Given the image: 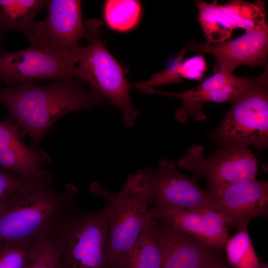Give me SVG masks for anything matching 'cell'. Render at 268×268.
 <instances>
[{"mask_svg":"<svg viewBox=\"0 0 268 268\" xmlns=\"http://www.w3.org/2000/svg\"><path fill=\"white\" fill-rule=\"evenodd\" d=\"M85 83L73 77L45 86L25 81L14 87H0V104L8 110L11 120L29 134L31 147L37 149L41 139L59 118L103 104V97L86 89Z\"/></svg>","mask_w":268,"mask_h":268,"instance_id":"6da1fadb","label":"cell"},{"mask_svg":"<svg viewBox=\"0 0 268 268\" xmlns=\"http://www.w3.org/2000/svg\"><path fill=\"white\" fill-rule=\"evenodd\" d=\"M77 189L56 190L48 173L28 179L13 195L0 204V241L33 242L51 232L73 204Z\"/></svg>","mask_w":268,"mask_h":268,"instance_id":"7a4b0ae2","label":"cell"},{"mask_svg":"<svg viewBox=\"0 0 268 268\" xmlns=\"http://www.w3.org/2000/svg\"><path fill=\"white\" fill-rule=\"evenodd\" d=\"M95 211L79 209L74 204L53 230L60 247L62 268H110L108 215L110 203Z\"/></svg>","mask_w":268,"mask_h":268,"instance_id":"3957f363","label":"cell"},{"mask_svg":"<svg viewBox=\"0 0 268 268\" xmlns=\"http://www.w3.org/2000/svg\"><path fill=\"white\" fill-rule=\"evenodd\" d=\"M102 26V22L98 18L83 22V38L88 44L79 49L73 75L121 110L123 124L131 126L138 112L131 103L130 85L121 65L105 45Z\"/></svg>","mask_w":268,"mask_h":268,"instance_id":"277c9868","label":"cell"},{"mask_svg":"<svg viewBox=\"0 0 268 268\" xmlns=\"http://www.w3.org/2000/svg\"><path fill=\"white\" fill-rule=\"evenodd\" d=\"M91 191L109 201L108 253L110 266L136 242L152 219L151 204L143 170L131 173L118 193L98 184Z\"/></svg>","mask_w":268,"mask_h":268,"instance_id":"5b68a950","label":"cell"},{"mask_svg":"<svg viewBox=\"0 0 268 268\" xmlns=\"http://www.w3.org/2000/svg\"><path fill=\"white\" fill-rule=\"evenodd\" d=\"M216 135L226 145L268 147V67L232 102Z\"/></svg>","mask_w":268,"mask_h":268,"instance_id":"8992f818","label":"cell"},{"mask_svg":"<svg viewBox=\"0 0 268 268\" xmlns=\"http://www.w3.org/2000/svg\"><path fill=\"white\" fill-rule=\"evenodd\" d=\"M177 164L192 172L195 179L204 177L210 195L225 187L255 180L258 168L248 147L234 144L226 145L207 157L202 146L192 145Z\"/></svg>","mask_w":268,"mask_h":268,"instance_id":"52a82bcc","label":"cell"},{"mask_svg":"<svg viewBox=\"0 0 268 268\" xmlns=\"http://www.w3.org/2000/svg\"><path fill=\"white\" fill-rule=\"evenodd\" d=\"M46 8V18L36 22L28 38L31 46L75 65L84 36L81 1L51 0Z\"/></svg>","mask_w":268,"mask_h":268,"instance_id":"ba28073f","label":"cell"},{"mask_svg":"<svg viewBox=\"0 0 268 268\" xmlns=\"http://www.w3.org/2000/svg\"><path fill=\"white\" fill-rule=\"evenodd\" d=\"M143 170L154 204L150 210L152 218L173 209L207 207L218 211L217 202L207 190L201 188L196 179L179 171L172 161L162 159L155 170Z\"/></svg>","mask_w":268,"mask_h":268,"instance_id":"9c48e42d","label":"cell"},{"mask_svg":"<svg viewBox=\"0 0 268 268\" xmlns=\"http://www.w3.org/2000/svg\"><path fill=\"white\" fill-rule=\"evenodd\" d=\"M196 3L198 20L207 43L226 41L235 28L248 31L266 23L264 0H233L220 4L216 0L211 2L198 0Z\"/></svg>","mask_w":268,"mask_h":268,"instance_id":"30bf717a","label":"cell"},{"mask_svg":"<svg viewBox=\"0 0 268 268\" xmlns=\"http://www.w3.org/2000/svg\"><path fill=\"white\" fill-rule=\"evenodd\" d=\"M253 78L236 76L232 73L220 71L197 86L183 92L162 91L150 87L144 92L160 94L180 99L181 106L175 112V119L179 122L185 123L189 117L202 121L207 118L202 110L205 104L232 102L248 87Z\"/></svg>","mask_w":268,"mask_h":268,"instance_id":"8fae6325","label":"cell"},{"mask_svg":"<svg viewBox=\"0 0 268 268\" xmlns=\"http://www.w3.org/2000/svg\"><path fill=\"white\" fill-rule=\"evenodd\" d=\"M75 66L31 46L15 52L0 51V81L8 87L37 79L71 78Z\"/></svg>","mask_w":268,"mask_h":268,"instance_id":"7c38bea8","label":"cell"},{"mask_svg":"<svg viewBox=\"0 0 268 268\" xmlns=\"http://www.w3.org/2000/svg\"><path fill=\"white\" fill-rule=\"evenodd\" d=\"M187 47L195 52L208 53L215 58L214 74L220 71L233 73L238 67H253L268 66V24L245 31L242 36L228 41L216 43H200L190 41Z\"/></svg>","mask_w":268,"mask_h":268,"instance_id":"4fadbf2b","label":"cell"},{"mask_svg":"<svg viewBox=\"0 0 268 268\" xmlns=\"http://www.w3.org/2000/svg\"><path fill=\"white\" fill-rule=\"evenodd\" d=\"M211 196L219 206L218 212L228 227L249 225L258 217H268V182L267 180L233 185L220 189Z\"/></svg>","mask_w":268,"mask_h":268,"instance_id":"5bb4252c","label":"cell"},{"mask_svg":"<svg viewBox=\"0 0 268 268\" xmlns=\"http://www.w3.org/2000/svg\"><path fill=\"white\" fill-rule=\"evenodd\" d=\"M154 219L164 221L215 252L224 249L230 237L223 217L218 211L207 207L171 209Z\"/></svg>","mask_w":268,"mask_h":268,"instance_id":"9a60e30c","label":"cell"},{"mask_svg":"<svg viewBox=\"0 0 268 268\" xmlns=\"http://www.w3.org/2000/svg\"><path fill=\"white\" fill-rule=\"evenodd\" d=\"M25 134L10 118L0 121V167L29 179H40L48 173L42 167L50 157L27 146L22 139Z\"/></svg>","mask_w":268,"mask_h":268,"instance_id":"2e32d148","label":"cell"},{"mask_svg":"<svg viewBox=\"0 0 268 268\" xmlns=\"http://www.w3.org/2000/svg\"><path fill=\"white\" fill-rule=\"evenodd\" d=\"M154 232L163 253L161 268H201L215 252L161 219H155Z\"/></svg>","mask_w":268,"mask_h":268,"instance_id":"e0dca14e","label":"cell"},{"mask_svg":"<svg viewBox=\"0 0 268 268\" xmlns=\"http://www.w3.org/2000/svg\"><path fill=\"white\" fill-rule=\"evenodd\" d=\"M152 218L136 242L110 268H161L163 255L154 232Z\"/></svg>","mask_w":268,"mask_h":268,"instance_id":"ac0fdd59","label":"cell"},{"mask_svg":"<svg viewBox=\"0 0 268 268\" xmlns=\"http://www.w3.org/2000/svg\"><path fill=\"white\" fill-rule=\"evenodd\" d=\"M46 0H0V31L16 30L28 38Z\"/></svg>","mask_w":268,"mask_h":268,"instance_id":"d6986e66","label":"cell"},{"mask_svg":"<svg viewBox=\"0 0 268 268\" xmlns=\"http://www.w3.org/2000/svg\"><path fill=\"white\" fill-rule=\"evenodd\" d=\"M186 49L183 48L173 64L166 69L154 74L145 82L135 83V87L144 92L153 86L182 82V78L200 80L207 69L202 55L193 57L183 61Z\"/></svg>","mask_w":268,"mask_h":268,"instance_id":"ffe728a7","label":"cell"},{"mask_svg":"<svg viewBox=\"0 0 268 268\" xmlns=\"http://www.w3.org/2000/svg\"><path fill=\"white\" fill-rule=\"evenodd\" d=\"M248 225L239 226L237 232L229 237L224 246L227 260L231 268H260L262 263L255 251L248 231Z\"/></svg>","mask_w":268,"mask_h":268,"instance_id":"44dd1931","label":"cell"},{"mask_svg":"<svg viewBox=\"0 0 268 268\" xmlns=\"http://www.w3.org/2000/svg\"><path fill=\"white\" fill-rule=\"evenodd\" d=\"M141 7L135 0H109L105 2L104 17L108 25L118 31L133 29L140 17Z\"/></svg>","mask_w":268,"mask_h":268,"instance_id":"7402d4cb","label":"cell"},{"mask_svg":"<svg viewBox=\"0 0 268 268\" xmlns=\"http://www.w3.org/2000/svg\"><path fill=\"white\" fill-rule=\"evenodd\" d=\"M38 240L33 242L0 241V268H28Z\"/></svg>","mask_w":268,"mask_h":268,"instance_id":"603a6c76","label":"cell"},{"mask_svg":"<svg viewBox=\"0 0 268 268\" xmlns=\"http://www.w3.org/2000/svg\"><path fill=\"white\" fill-rule=\"evenodd\" d=\"M61 253L53 230L39 239L28 268H62Z\"/></svg>","mask_w":268,"mask_h":268,"instance_id":"cb8c5ba5","label":"cell"},{"mask_svg":"<svg viewBox=\"0 0 268 268\" xmlns=\"http://www.w3.org/2000/svg\"><path fill=\"white\" fill-rule=\"evenodd\" d=\"M28 179L0 168V204L18 192Z\"/></svg>","mask_w":268,"mask_h":268,"instance_id":"d4e9b609","label":"cell"},{"mask_svg":"<svg viewBox=\"0 0 268 268\" xmlns=\"http://www.w3.org/2000/svg\"><path fill=\"white\" fill-rule=\"evenodd\" d=\"M201 268H231L224 260L214 252Z\"/></svg>","mask_w":268,"mask_h":268,"instance_id":"484cf974","label":"cell"},{"mask_svg":"<svg viewBox=\"0 0 268 268\" xmlns=\"http://www.w3.org/2000/svg\"><path fill=\"white\" fill-rule=\"evenodd\" d=\"M260 268H268V264L266 263L262 264V265Z\"/></svg>","mask_w":268,"mask_h":268,"instance_id":"4316f807","label":"cell"},{"mask_svg":"<svg viewBox=\"0 0 268 268\" xmlns=\"http://www.w3.org/2000/svg\"></svg>","mask_w":268,"mask_h":268,"instance_id":"83f0119b","label":"cell"}]
</instances>
